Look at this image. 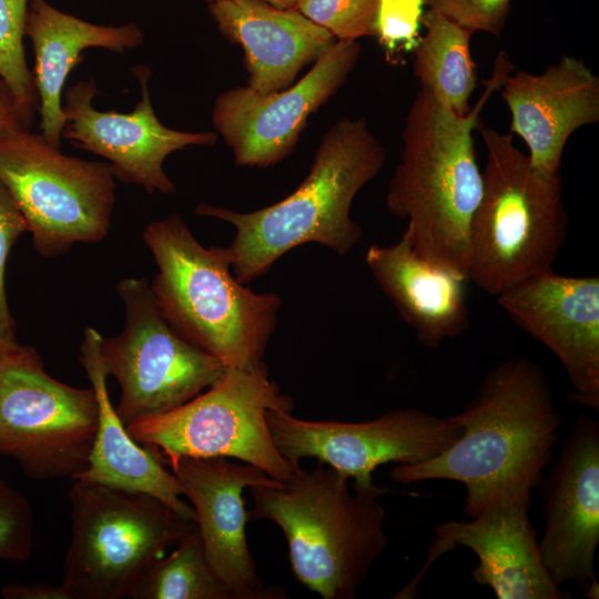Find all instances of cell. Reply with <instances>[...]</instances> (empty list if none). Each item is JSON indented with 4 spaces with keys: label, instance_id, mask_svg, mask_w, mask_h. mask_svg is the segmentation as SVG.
Here are the masks:
<instances>
[{
    "label": "cell",
    "instance_id": "cell-1",
    "mask_svg": "<svg viewBox=\"0 0 599 599\" xmlns=\"http://www.w3.org/2000/svg\"><path fill=\"white\" fill-rule=\"evenodd\" d=\"M448 418L461 427L460 437L429 460L397 465L392 479L461 483L470 518L496 506L530 507L562 424L546 373L525 357L505 361L485 375L464 410Z\"/></svg>",
    "mask_w": 599,
    "mask_h": 599
},
{
    "label": "cell",
    "instance_id": "cell-2",
    "mask_svg": "<svg viewBox=\"0 0 599 599\" xmlns=\"http://www.w3.org/2000/svg\"><path fill=\"white\" fill-rule=\"evenodd\" d=\"M514 64L499 51L476 104L457 114L419 88L402 132L400 162L386 193L388 212L407 220L412 245L433 266L465 274L467 235L483 191L473 132Z\"/></svg>",
    "mask_w": 599,
    "mask_h": 599
},
{
    "label": "cell",
    "instance_id": "cell-3",
    "mask_svg": "<svg viewBox=\"0 0 599 599\" xmlns=\"http://www.w3.org/2000/svg\"><path fill=\"white\" fill-rule=\"evenodd\" d=\"M385 159V148L364 118H343L323 135L307 176L283 200L246 213L200 203L195 213L234 226L226 248L233 275L246 284L305 243H318L338 255L354 248L362 229L351 217L352 203L378 175Z\"/></svg>",
    "mask_w": 599,
    "mask_h": 599
},
{
    "label": "cell",
    "instance_id": "cell-4",
    "mask_svg": "<svg viewBox=\"0 0 599 599\" xmlns=\"http://www.w3.org/2000/svg\"><path fill=\"white\" fill-rule=\"evenodd\" d=\"M250 490V517L281 528L295 578L323 599H354L387 546L379 498L389 490L354 485L321 461Z\"/></svg>",
    "mask_w": 599,
    "mask_h": 599
},
{
    "label": "cell",
    "instance_id": "cell-5",
    "mask_svg": "<svg viewBox=\"0 0 599 599\" xmlns=\"http://www.w3.org/2000/svg\"><path fill=\"white\" fill-rule=\"evenodd\" d=\"M143 240L158 266L151 291L174 329L226 367L263 364L282 298L240 283L227 248L200 244L177 214L151 222Z\"/></svg>",
    "mask_w": 599,
    "mask_h": 599
},
{
    "label": "cell",
    "instance_id": "cell-6",
    "mask_svg": "<svg viewBox=\"0 0 599 599\" xmlns=\"http://www.w3.org/2000/svg\"><path fill=\"white\" fill-rule=\"evenodd\" d=\"M477 129L487 161L467 235L465 274L468 282L497 296L552 270L569 220L560 171L532 165L510 132L500 133L481 121Z\"/></svg>",
    "mask_w": 599,
    "mask_h": 599
},
{
    "label": "cell",
    "instance_id": "cell-7",
    "mask_svg": "<svg viewBox=\"0 0 599 599\" xmlns=\"http://www.w3.org/2000/svg\"><path fill=\"white\" fill-rule=\"evenodd\" d=\"M62 585L71 599L131 598L196 524L145 493L74 480Z\"/></svg>",
    "mask_w": 599,
    "mask_h": 599
},
{
    "label": "cell",
    "instance_id": "cell-8",
    "mask_svg": "<svg viewBox=\"0 0 599 599\" xmlns=\"http://www.w3.org/2000/svg\"><path fill=\"white\" fill-rule=\"evenodd\" d=\"M263 363L251 369L226 367L222 377L185 404L126 426L131 437L171 468L183 457H227L254 465L285 481L298 467L275 446L268 409L293 412ZM301 467V466H300Z\"/></svg>",
    "mask_w": 599,
    "mask_h": 599
},
{
    "label": "cell",
    "instance_id": "cell-9",
    "mask_svg": "<svg viewBox=\"0 0 599 599\" xmlns=\"http://www.w3.org/2000/svg\"><path fill=\"white\" fill-rule=\"evenodd\" d=\"M115 179L109 163L68 156L30 129L0 134V182L42 256L108 234Z\"/></svg>",
    "mask_w": 599,
    "mask_h": 599
},
{
    "label": "cell",
    "instance_id": "cell-10",
    "mask_svg": "<svg viewBox=\"0 0 599 599\" xmlns=\"http://www.w3.org/2000/svg\"><path fill=\"white\" fill-rule=\"evenodd\" d=\"M92 387L51 377L39 353L20 345L0 357V454L35 480L75 479L89 466L98 428Z\"/></svg>",
    "mask_w": 599,
    "mask_h": 599
},
{
    "label": "cell",
    "instance_id": "cell-11",
    "mask_svg": "<svg viewBox=\"0 0 599 599\" xmlns=\"http://www.w3.org/2000/svg\"><path fill=\"white\" fill-rule=\"evenodd\" d=\"M115 291L125 323L120 334L102 338L101 355L120 386L115 410L125 426L185 404L222 377L226 366L174 329L148 281L124 278Z\"/></svg>",
    "mask_w": 599,
    "mask_h": 599
},
{
    "label": "cell",
    "instance_id": "cell-12",
    "mask_svg": "<svg viewBox=\"0 0 599 599\" xmlns=\"http://www.w3.org/2000/svg\"><path fill=\"white\" fill-rule=\"evenodd\" d=\"M266 422L281 455L294 467L305 457L316 458L347 475L354 485H375L380 465H413L429 460L461 435V427L407 407L389 410L363 423L306 420L291 412L268 409Z\"/></svg>",
    "mask_w": 599,
    "mask_h": 599
},
{
    "label": "cell",
    "instance_id": "cell-13",
    "mask_svg": "<svg viewBox=\"0 0 599 599\" xmlns=\"http://www.w3.org/2000/svg\"><path fill=\"white\" fill-rule=\"evenodd\" d=\"M361 45L335 40L296 83L262 94L250 87L222 92L212 123L232 149L238 166L267 167L287 158L296 146L308 116L345 83Z\"/></svg>",
    "mask_w": 599,
    "mask_h": 599
},
{
    "label": "cell",
    "instance_id": "cell-14",
    "mask_svg": "<svg viewBox=\"0 0 599 599\" xmlns=\"http://www.w3.org/2000/svg\"><path fill=\"white\" fill-rule=\"evenodd\" d=\"M545 532L542 561L560 587L576 583L599 598L595 556L599 544V422L580 413L550 474L537 485Z\"/></svg>",
    "mask_w": 599,
    "mask_h": 599
},
{
    "label": "cell",
    "instance_id": "cell-15",
    "mask_svg": "<svg viewBox=\"0 0 599 599\" xmlns=\"http://www.w3.org/2000/svg\"><path fill=\"white\" fill-rule=\"evenodd\" d=\"M141 85V100L130 113L100 111L92 105L94 80L79 81L62 95L64 126L61 136L75 148L106 159L116 179L141 185L146 192L173 194L174 183L163 170L165 158L193 145L213 146V131L184 132L170 129L158 119L150 99V69L133 68Z\"/></svg>",
    "mask_w": 599,
    "mask_h": 599
},
{
    "label": "cell",
    "instance_id": "cell-16",
    "mask_svg": "<svg viewBox=\"0 0 599 599\" xmlns=\"http://www.w3.org/2000/svg\"><path fill=\"white\" fill-rule=\"evenodd\" d=\"M497 297L498 305L545 345L567 375L576 404L599 410V277L547 271Z\"/></svg>",
    "mask_w": 599,
    "mask_h": 599
},
{
    "label": "cell",
    "instance_id": "cell-17",
    "mask_svg": "<svg viewBox=\"0 0 599 599\" xmlns=\"http://www.w3.org/2000/svg\"><path fill=\"white\" fill-rule=\"evenodd\" d=\"M182 496L195 514L206 558L236 599L284 598L278 587H265L246 538L245 488L281 483L258 467L227 457H183L171 468Z\"/></svg>",
    "mask_w": 599,
    "mask_h": 599
},
{
    "label": "cell",
    "instance_id": "cell-18",
    "mask_svg": "<svg viewBox=\"0 0 599 599\" xmlns=\"http://www.w3.org/2000/svg\"><path fill=\"white\" fill-rule=\"evenodd\" d=\"M529 508L522 504L496 506L469 521L437 525L424 568L459 545L478 558L473 579L491 588L498 599L569 598L542 561Z\"/></svg>",
    "mask_w": 599,
    "mask_h": 599
},
{
    "label": "cell",
    "instance_id": "cell-19",
    "mask_svg": "<svg viewBox=\"0 0 599 599\" xmlns=\"http://www.w3.org/2000/svg\"><path fill=\"white\" fill-rule=\"evenodd\" d=\"M510 133L528 148L536 167L560 171L571 134L599 122V78L580 58L562 55L542 73L511 72L501 85Z\"/></svg>",
    "mask_w": 599,
    "mask_h": 599
},
{
    "label": "cell",
    "instance_id": "cell-20",
    "mask_svg": "<svg viewBox=\"0 0 599 599\" xmlns=\"http://www.w3.org/2000/svg\"><path fill=\"white\" fill-rule=\"evenodd\" d=\"M209 11L221 34L243 49L247 87L262 94L293 84L336 40L297 9L262 0L212 2Z\"/></svg>",
    "mask_w": 599,
    "mask_h": 599
},
{
    "label": "cell",
    "instance_id": "cell-21",
    "mask_svg": "<svg viewBox=\"0 0 599 599\" xmlns=\"http://www.w3.org/2000/svg\"><path fill=\"white\" fill-rule=\"evenodd\" d=\"M365 262L418 342L430 348L469 327L467 277L430 265L415 252L407 230L389 245H370Z\"/></svg>",
    "mask_w": 599,
    "mask_h": 599
},
{
    "label": "cell",
    "instance_id": "cell-22",
    "mask_svg": "<svg viewBox=\"0 0 599 599\" xmlns=\"http://www.w3.org/2000/svg\"><path fill=\"white\" fill-rule=\"evenodd\" d=\"M102 338L95 328L87 327L80 346V362L95 393L99 415L89 466L74 480L150 494L195 522L194 510L181 498L173 471L131 437L113 407L106 386L109 374L101 355Z\"/></svg>",
    "mask_w": 599,
    "mask_h": 599
},
{
    "label": "cell",
    "instance_id": "cell-23",
    "mask_svg": "<svg viewBox=\"0 0 599 599\" xmlns=\"http://www.w3.org/2000/svg\"><path fill=\"white\" fill-rule=\"evenodd\" d=\"M24 35L34 51V83L42 136L60 146L64 114L62 90L70 71L89 48L114 52L134 49L144 41L143 31L134 23L99 26L62 12L47 0H29Z\"/></svg>",
    "mask_w": 599,
    "mask_h": 599
},
{
    "label": "cell",
    "instance_id": "cell-24",
    "mask_svg": "<svg viewBox=\"0 0 599 599\" xmlns=\"http://www.w3.org/2000/svg\"><path fill=\"white\" fill-rule=\"evenodd\" d=\"M426 29L413 49V72L420 88L457 114L470 110L477 87V65L470 51L473 32L428 9L422 16Z\"/></svg>",
    "mask_w": 599,
    "mask_h": 599
},
{
    "label": "cell",
    "instance_id": "cell-25",
    "mask_svg": "<svg viewBox=\"0 0 599 599\" xmlns=\"http://www.w3.org/2000/svg\"><path fill=\"white\" fill-rule=\"evenodd\" d=\"M174 548L153 564L132 599H236L211 567L196 526Z\"/></svg>",
    "mask_w": 599,
    "mask_h": 599
},
{
    "label": "cell",
    "instance_id": "cell-26",
    "mask_svg": "<svg viewBox=\"0 0 599 599\" xmlns=\"http://www.w3.org/2000/svg\"><path fill=\"white\" fill-rule=\"evenodd\" d=\"M29 0H0V78L32 112L39 101L24 52L23 37Z\"/></svg>",
    "mask_w": 599,
    "mask_h": 599
},
{
    "label": "cell",
    "instance_id": "cell-27",
    "mask_svg": "<svg viewBox=\"0 0 599 599\" xmlns=\"http://www.w3.org/2000/svg\"><path fill=\"white\" fill-rule=\"evenodd\" d=\"M379 0H300L295 7L336 40L357 41L375 37Z\"/></svg>",
    "mask_w": 599,
    "mask_h": 599
},
{
    "label": "cell",
    "instance_id": "cell-28",
    "mask_svg": "<svg viewBox=\"0 0 599 599\" xmlns=\"http://www.w3.org/2000/svg\"><path fill=\"white\" fill-rule=\"evenodd\" d=\"M33 535L29 501L0 477V560H27L33 549Z\"/></svg>",
    "mask_w": 599,
    "mask_h": 599
},
{
    "label": "cell",
    "instance_id": "cell-29",
    "mask_svg": "<svg viewBox=\"0 0 599 599\" xmlns=\"http://www.w3.org/2000/svg\"><path fill=\"white\" fill-rule=\"evenodd\" d=\"M424 0H379L375 19V37L387 59L402 51H413L419 41Z\"/></svg>",
    "mask_w": 599,
    "mask_h": 599
},
{
    "label": "cell",
    "instance_id": "cell-30",
    "mask_svg": "<svg viewBox=\"0 0 599 599\" xmlns=\"http://www.w3.org/2000/svg\"><path fill=\"white\" fill-rule=\"evenodd\" d=\"M24 232H28L26 221L14 200L0 182V357L21 345L17 341L16 323L7 301L4 273L10 250Z\"/></svg>",
    "mask_w": 599,
    "mask_h": 599
},
{
    "label": "cell",
    "instance_id": "cell-31",
    "mask_svg": "<svg viewBox=\"0 0 599 599\" xmlns=\"http://www.w3.org/2000/svg\"><path fill=\"white\" fill-rule=\"evenodd\" d=\"M511 0H424L428 9L471 31L499 37L510 12Z\"/></svg>",
    "mask_w": 599,
    "mask_h": 599
},
{
    "label": "cell",
    "instance_id": "cell-32",
    "mask_svg": "<svg viewBox=\"0 0 599 599\" xmlns=\"http://www.w3.org/2000/svg\"><path fill=\"white\" fill-rule=\"evenodd\" d=\"M34 113L21 104L7 82L0 78V134L30 129Z\"/></svg>",
    "mask_w": 599,
    "mask_h": 599
},
{
    "label": "cell",
    "instance_id": "cell-33",
    "mask_svg": "<svg viewBox=\"0 0 599 599\" xmlns=\"http://www.w3.org/2000/svg\"><path fill=\"white\" fill-rule=\"evenodd\" d=\"M6 599H71L63 585L52 586L49 583H7L1 589Z\"/></svg>",
    "mask_w": 599,
    "mask_h": 599
},
{
    "label": "cell",
    "instance_id": "cell-34",
    "mask_svg": "<svg viewBox=\"0 0 599 599\" xmlns=\"http://www.w3.org/2000/svg\"><path fill=\"white\" fill-rule=\"evenodd\" d=\"M209 3L221 1H240V0H206ZM280 8H295L300 0H262Z\"/></svg>",
    "mask_w": 599,
    "mask_h": 599
}]
</instances>
